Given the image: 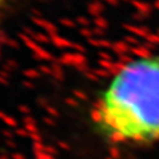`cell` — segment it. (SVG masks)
Instances as JSON below:
<instances>
[{"instance_id":"cell-1","label":"cell","mask_w":159,"mask_h":159,"mask_svg":"<svg viewBox=\"0 0 159 159\" xmlns=\"http://www.w3.org/2000/svg\"><path fill=\"white\" fill-rule=\"evenodd\" d=\"M90 118L110 143H159V54L140 55L118 66L94 102Z\"/></svg>"},{"instance_id":"cell-2","label":"cell","mask_w":159,"mask_h":159,"mask_svg":"<svg viewBox=\"0 0 159 159\" xmlns=\"http://www.w3.org/2000/svg\"><path fill=\"white\" fill-rule=\"evenodd\" d=\"M4 3H5V0H0V14H2V9H3Z\"/></svg>"}]
</instances>
